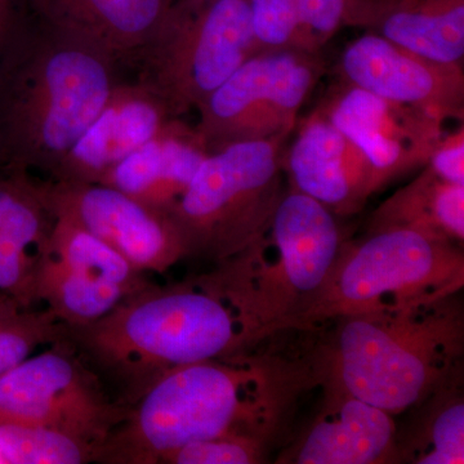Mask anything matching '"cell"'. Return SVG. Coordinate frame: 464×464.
<instances>
[{
	"mask_svg": "<svg viewBox=\"0 0 464 464\" xmlns=\"http://www.w3.org/2000/svg\"><path fill=\"white\" fill-rule=\"evenodd\" d=\"M304 375L274 357L239 353L173 369L143 391L103 444L100 462L164 463L201 440L266 442L282 429Z\"/></svg>",
	"mask_w": 464,
	"mask_h": 464,
	"instance_id": "6da1fadb",
	"label": "cell"
},
{
	"mask_svg": "<svg viewBox=\"0 0 464 464\" xmlns=\"http://www.w3.org/2000/svg\"><path fill=\"white\" fill-rule=\"evenodd\" d=\"M67 331L132 404L167 372L239 355L259 342L213 273L176 285L149 284L97 322Z\"/></svg>",
	"mask_w": 464,
	"mask_h": 464,
	"instance_id": "7a4b0ae2",
	"label": "cell"
},
{
	"mask_svg": "<svg viewBox=\"0 0 464 464\" xmlns=\"http://www.w3.org/2000/svg\"><path fill=\"white\" fill-rule=\"evenodd\" d=\"M116 65L33 14L0 52V166L50 174L118 83Z\"/></svg>",
	"mask_w": 464,
	"mask_h": 464,
	"instance_id": "3957f363",
	"label": "cell"
},
{
	"mask_svg": "<svg viewBox=\"0 0 464 464\" xmlns=\"http://www.w3.org/2000/svg\"><path fill=\"white\" fill-rule=\"evenodd\" d=\"M457 295L333 320L326 377L391 415L426 402L458 381L464 316Z\"/></svg>",
	"mask_w": 464,
	"mask_h": 464,
	"instance_id": "277c9868",
	"label": "cell"
},
{
	"mask_svg": "<svg viewBox=\"0 0 464 464\" xmlns=\"http://www.w3.org/2000/svg\"><path fill=\"white\" fill-rule=\"evenodd\" d=\"M337 216L290 188L249 244L217 264L258 341L295 329L331 274L342 239Z\"/></svg>",
	"mask_w": 464,
	"mask_h": 464,
	"instance_id": "5b68a950",
	"label": "cell"
},
{
	"mask_svg": "<svg viewBox=\"0 0 464 464\" xmlns=\"http://www.w3.org/2000/svg\"><path fill=\"white\" fill-rule=\"evenodd\" d=\"M464 285L459 244L409 228L368 232L342 244L331 274L295 329L353 314L424 304L458 295Z\"/></svg>",
	"mask_w": 464,
	"mask_h": 464,
	"instance_id": "8992f818",
	"label": "cell"
},
{
	"mask_svg": "<svg viewBox=\"0 0 464 464\" xmlns=\"http://www.w3.org/2000/svg\"><path fill=\"white\" fill-rule=\"evenodd\" d=\"M285 140L235 142L208 154L170 213L188 256L219 264L264 230L285 194Z\"/></svg>",
	"mask_w": 464,
	"mask_h": 464,
	"instance_id": "52a82bcc",
	"label": "cell"
},
{
	"mask_svg": "<svg viewBox=\"0 0 464 464\" xmlns=\"http://www.w3.org/2000/svg\"><path fill=\"white\" fill-rule=\"evenodd\" d=\"M261 51L248 0L174 3L140 57L139 82L181 118Z\"/></svg>",
	"mask_w": 464,
	"mask_h": 464,
	"instance_id": "ba28073f",
	"label": "cell"
},
{
	"mask_svg": "<svg viewBox=\"0 0 464 464\" xmlns=\"http://www.w3.org/2000/svg\"><path fill=\"white\" fill-rule=\"evenodd\" d=\"M325 72L320 53L261 51L198 106L209 151L235 142L286 139Z\"/></svg>",
	"mask_w": 464,
	"mask_h": 464,
	"instance_id": "9c48e42d",
	"label": "cell"
},
{
	"mask_svg": "<svg viewBox=\"0 0 464 464\" xmlns=\"http://www.w3.org/2000/svg\"><path fill=\"white\" fill-rule=\"evenodd\" d=\"M69 335L0 375V422L72 433L102 450L128 408L110 400Z\"/></svg>",
	"mask_w": 464,
	"mask_h": 464,
	"instance_id": "30bf717a",
	"label": "cell"
},
{
	"mask_svg": "<svg viewBox=\"0 0 464 464\" xmlns=\"http://www.w3.org/2000/svg\"><path fill=\"white\" fill-rule=\"evenodd\" d=\"M53 218L72 222L108 244L141 273L163 274L188 249L167 212L102 183L38 181Z\"/></svg>",
	"mask_w": 464,
	"mask_h": 464,
	"instance_id": "8fae6325",
	"label": "cell"
},
{
	"mask_svg": "<svg viewBox=\"0 0 464 464\" xmlns=\"http://www.w3.org/2000/svg\"><path fill=\"white\" fill-rule=\"evenodd\" d=\"M320 110L364 154L375 192L426 166L445 133L435 115L346 83Z\"/></svg>",
	"mask_w": 464,
	"mask_h": 464,
	"instance_id": "7c38bea8",
	"label": "cell"
},
{
	"mask_svg": "<svg viewBox=\"0 0 464 464\" xmlns=\"http://www.w3.org/2000/svg\"><path fill=\"white\" fill-rule=\"evenodd\" d=\"M338 70L343 83L382 99L424 110L442 121L463 119V66L436 63L366 32L348 43Z\"/></svg>",
	"mask_w": 464,
	"mask_h": 464,
	"instance_id": "4fadbf2b",
	"label": "cell"
},
{
	"mask_svg": "<svg viewBox=\"0 0 464 464\" xmlns=\"http://www.w3.org/2000/svg\"><path fill=\"white\" fill-rule=\"evenodd\" d=\"M292 190L319 201L337 217L353 216L375 194L373 173L355 143L316 109L284 152Z\"/></svg>",
	"mask_w": 464,
	"mask_h": 464,
	"instance_id": "5bb4252c",
	"label": "cell"
},
{
	"mask_svg": "<svg viewBox=\"0 0 464 464\" xmlns=\"http://www.w3.org/2000/svg\"><path fill=\"white\" fill-rule=\"evenodd\" d=\"M170 119L166 103L148 87L118 82L99 114L48 176L53 181L99 183Z\"/></svg>",
	"mask_w": 464,
	"mask_h": 464,
	"instance_id": "9a60e30c",
	"label": "cell"
},
{
	"mask_svg": "<svg viewBox=\"0 0 464 464\" xmlns=\"http://www.w3.org/2000/svg\"><path fill=\"white\" fill-rule=\"evenodd\" d=\"M325 404L280 462L375 464L398 458L393 415L329 381Z\"/></svg>",
	"mask_w": 464,
	"mask_h": 464,
	"instance_id": "2e32d148",
	"label": "cell"
},
{
	"mask_svg": "<svg viewBox=\"0 0 464 464\" xmlns=\"http://www.w3.org/2000/svg\"><path fill=\"white\" fill-rule=\"evenodd\" d=\"M172 0H30L34 16L121 61L140 60Z\"/></svg>",
	"mask_w": 464,
	"mask_h": 464,
	"instance_id": "e0dca14e",
	"label": "cell"
},
{
	"mask_svg": "<svg viewBox=\"0 0 464 464\" xmlns=\"http://www.w3.org/2000/svg\"><path fill=\"white\" fill-rule=\"evenodd\" d=\"M209 152L197 128L173 118L99 183L170 215Z\"/></svg>",
	"mask_w": 464,
	"mask_h": 464,
	"instance_id": "ac0fdd59",
	"label": "cell"
},
{
	"mask_svg": "<svg viewBox=\"0 0 464 464\" xmlns=\"http://www.w3.org/2000/svg\"><path fill=\"white\" fill-rule=\"evenodd\" d=\"M348 26L436 63L463 66L464 0H353Z\"/></svg>",
	"mask_w": 464,
	"mask_h": 464,
	"instance_id": "d6986e66",
	"label": "cell"
},
{
	"mask_svg": "<svg viewBox=\"0 0 464 464\" xmlns=\"http://www.w3.org/2000/svg\"><path fill=\"white\" fill-rule=\"evenodd\" d=\"M53 222L32 174L0 166V293L14 295L29 285Z\"/></svg>",
	"mask_w": 464,
	"mask_h": 464,
	"instance_id": "ffe728a7",
	"label": "cell"
},
{
	"mask_svg": "<svg viewBox=\"0 0 464 464\" xmlns=\"http://www.w3.org/2000/svg\"><path fill=\"white\" fill-rule=\"evenodd\" d=\"M384 228H409L462 244L464 186L444 181L424 166L372 216L369 232Z\"/></svg>",
	"mask_w": 464,
	"mask_h": 464,
	"instance_id": "44dd1931",
	"label": "cell"
},
{
	"mask_svg": "<svg viewBox=\"0 0 464 464\" xmlns=\"http://www.w3.org/2000/svg\"><path fill=\"white\" fill-rule=\"evenodd\" d=\"M42 257L54 259L70 270L136 293L149 285L137 270L108 244L72 222L54 218L50 240Z\"/></svg>",
	"mask_w": 464,
	"mask_h": 464,
	"instance_id": "7402d4cb",
	"label": "cell"
},
{
	"mask_svg": "<svg viewBox=\"0 0 464 464\" xmlns=\"http://www.w3.org/2000/svg\"><path fill=\"white\" fill-rule=\"evenodd\" d=\"M430 409L401 456L414 464L464 463V404L458 381L427 400Z\"/></svg>",
	"mask_w": 464,
	"mask_h": 464,
	"instance_id": "603a6c76",
	"label": "cell"
},
{
	"mask_svg": "<svg viewBox=\"0 0 464 464\" xmlns=\"http://www.w3.org/2000/svg\"><path fill=\"white\" fill-rule=\"evenodd\" d=\"M100 449L81 438L36 424L0 422L2 464H83Z\"/></svg>",
	"mask_w": 464,
	"mask_h": 464,
	"instance_id": "cb8c5ba5",
	"label": "cell"
},
{
	"mask_svg": "<svg viewBox=\"0 0 464 464\" xmlns=\"http://www.w3.org/2000/svg\"><path fill=\"white\" fill-rule=\"evenodd\" d=\"M69 335L47 308L36 310L0 295V375L32 356L43 344H53Z\"/></svg>",
	"mask_w": 464,
	"mask_h": 464,
	"instance_id": "d4e9b609",
	"label": "cell"
},
{
	"mask_svg": "<svg viewBox=\"0 0 464 464\" xmlns=\"http://www.w3.org/2000/svg\"><path fill=\"white\" fill-rule=\"evenodd\" d=\"M248 7L253 35L262 51H304L295 0H248Z\"/></svg>",
	"mask_w": 464,
	"mask_h": 464,
	"instance_id": "484cf974",
	"label": "cell"
},
{
	"mask_svg": "<svg viewBox=\"0 0 464 464\" xmlns=\"http://www.w3.org/2000/svg\"><path fill=\"white\" fill-rule=\"evenodd\" d=\"M266 444L241 436L201 440L179 448L164 460L168 464H255L262 462Z\"/></svg>",
	"mask_w": 464,
	"mask_h": 464,
	"instance_id": "4316f807",
	"label": "cell"
},
{
	"mask_svg": "<svg viewBox=\"0 0 464 464\" xmlns=\"http://www.w3.org/2000/svg\"><path fill=\"white\" fill-rule=\"evenodd\" d=\"M353 5V0H295L304 51L320 53L335 34L348 26Z\"/></svg>",
	"mask_w": 464,
	"mask_h": 464,
	"instance_id": "83f0119b",
	"label": "cell"
},
{
	"mask_svg": "<svg viewBox=\"0 0 464 464\" xmlns=\"http://www.w3.org/2000/svg\"><path fill=\"white\" fill-rule=\"evenodd\" d=\"M427 167L444 181L464 186V128L444 133Z\"/></svg>",
	"mask_w": 464,
	"mask_h": 464,
	"instance_id": "f1b7e54d",
	"label": "cell"
},
{
	"mask_svg": "<svg viewBox=\"0 0 464 464\" xmlns=\"http://www.w3.org/2000/svg\"><path fill=\"white\" fill-rule=\"evenodd\" d=\"M33 17L30 0H0V52Z\"/></svg>",
	"mask_w": 464,
	"mask_h": 464,
	"instance_id": "f546056e",
	"label": "cell"
},
{
	"mask_svg": "<svg viewBox=\"0 0 464 464\" xmlns=\"http://www.w3.org/2000/svg\"><path fill=\"white\" fill-rule=\"evenodd\" d=\"M181 2H192V0H172V5H174V3H181Z\"/></svg>",
	"mask_w": 464,
	"mask_h": 464,
	"instance_id": "4dcf8cb0",
	"label": "cell"
},
{
	"mask_svg": "<svg viewBox=\"0 0 464 464\" xmlns=\"http://www.w3.org/2000/svg\"><path fill=\"white\" fill-rule=\"evenodd\" d=\"M0 464H2V462H0Z\"/></svg>",
	"mask_w": 464,
	"mask_h": 464,
	"instance_id": "1f68e13d",
	"label": "cell"
}]
</instances>
